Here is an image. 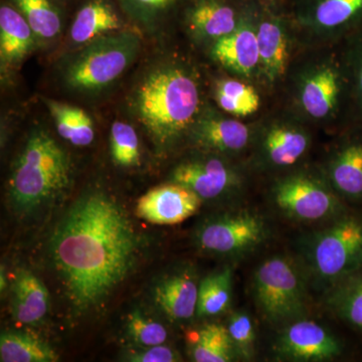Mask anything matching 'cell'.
I'll return each instance as SVG.
<instances>
[{"label": "cell", "instance_id": "cell-31", "mask_svg": "<svg viewBox=\"0 0 362 362\" xmlns=\"http://www.w3.org/2000/svg\"><path fill=\"white\" fill-rule=\"evenodd\" d=\"M350 94V115L356 123H362V28L345 40L342 57Z\"/></svg>", "mask_w": 362, "mask_h": 362}, {"label": "cell", "instance_id": "cell-2", "mask_svg": "<svg viewBox=\"0 0 362 362\" xmlns=\"http://www.w3.org/2000/svg\"><path fill=\"white\" fill-rule=\"evenodd\" d=\"M201 99L194 71L176 59H162L136 78L127 108L157 148L166 149L192 130L201 115Z\"/></svg>", "mask_w": 362, "mask_h": 362}, {"label": "cell", "instance_id": "cell-5", "mask_svg": "<svg viewBox=\"0 0 362 362\" xmlns=\"http://www.w3.org/2000/svg\"><path fill=\"white\" fill-rule=\"evenodd\" d=\"M314 273L337 281L362 269V218L346 216L312 240L308 252Z\"/></svg>", "mask_w": 362, "mask_h": 362}, {"label": "cell", "instance_id": "cell-34", "mask_svg": "<svg viewBox=\"0 0 362 362\" xmlns=\"http://www.w3.org/2000/svg\"><path fill=\"white\" fill-rule=\"evenodd\" d=\"M337 310L342 318L362 330V277L338 294Z\"/></svg>", "mask_w": 362, "mask_h": 362}, {"label": "cell", "instance_id": "cell-30", "mask_svg": "<svg viewBox=\"0 0 362 362\" xmlns=\"http://www.w3.org/2000/svg\"><path fill=\"white\" fill-rule=\"evenodd\" d=\"M232 271L225 269L202 280L199 288L197 314L214 316L223 313L232 299Z\"/></svg>", "mask_w": 362, "mask_h": 362}, {"label": "cell", "instance_id": "cell-17", "mask_svg": "<svg viewBox=\"0 0 362 362\" xmlns=\"http://www.w3.org/2000/svg\"><path fill=\"white\" fill-rule=\"evenodd\" d=\"M39 45L20 11L4 0L0 6V63L1 73H13Z\"/></svg>", "mask_w": 362, "mask_h": 362}, {"label": "cell", "instance_id": "cell-19", "mask_svg": "<svg viewBox=\"0 0 362 362\" xmlns=\"http://www.w3.org/2000/svg\"><path fill=\"white\" fill-rule=\"evenodd\" d=\"M257 40H258L259 66L270 82L284 75L289 49L287 33L283 21L270 11L257 13Z\"/></svg>", "mask_w": 362, "mask_h": 362}, {"label": "cell", "instance_id": "cell-16", "mask_svg": "<svg viewBox=\"0 0 362 362\" xmlns=\"http://www.w3.org/2000/svg\"><path fill=\"white\" fill-rule=\"evenodd\" d=\"M182 8L183 21L189 33L213 42L232 33L242 16L232 0H185Z\"/></svg>", "mask_w": 362, "mask_h": 362}, {"label": "cell", "instance_id": "cell-29", "mask_svg": "<svg viewBox=\"0 0 362 362\" xmlns=\"http://www.w3.org/2000/svg\"><path fill=\"white\" fill-rule=\"evenodd\" d=\"M233 347L228 328L207 324L197 333L192 357L197 362H228L233 359Z\"/></svg>", "mask_w": 362, "mask_h": 362}, {"label": "cell", "instance_id": "cell-33", "mask_svg": "<svg viewBox=\"0 0 362 362\" xmlns=\"http://www.w3.org/2000/svg\"><path fill=\"white\" fill-rule=\"evenodd\" d=\"M127 328L134 341L144 347L163 344L168 339V331L162 324L147 319L139 312L130 314Z\"/></svg>", "mask_w": 362, "mask_h": 362}, {"label": "cell", "instance_id": "cell-21", "mask_svg": "<svg viewBox=\"0 0 362 362\" xmlns=\"http://www.w3.org/2000/svg\"><path fill=\"white\" fill-rule=\"evenodd\" d=\"M199 288L189 272L175 274L156 286L154 300L169 318L187 320L197 310Z\"/></svg>", "mask_w": 362, "mask_h": 362}, {"label": "cell", "instance_id": "cell-10", "mask_svg": "<svg viewBox=\"0 0 362 362\" xmlns=\"http://www.w3.org/2000/svg\"><path fill=\"white\" fill-rule=\"evenodd\" d=\"M294 13L318 37L347 40L362 28V0H295Z\"/></svg>", "mask_w": 362, "mask_h": 362}, {"label": "cell", "instance_id": "cell-25", "mask_svg": "<svg viewBox=\"0 0 362 362\" xmlns=\"http://www.w3.org/2000/svg\"><path fill=\"white\" fill-rule=\"evenodd\" d=\"M42 101L63 139L78 147L88 146L94 141V122L83 109L49 98H42Z\"/></svg>", "mask_w": 362, "mask_h": 362}, {"label": "cell", "instance_id": "cell-11", "mask_svg": "<svg viewBox=\"0 0 362 362\" xmlns=\"http://www.w3.org/2000/svg\"><path fill=\"white\" fill-rule=\"evenodd\" d=\"M202 202L190 188L171 182L143 194L136 204V216L154 225H176L194 216Z\"/></svg>", "mask_w": 362, "mask_h": 362}, {"label": "cell", "instance_id": "cell-9", "mask_svg": "<svg viewBox=\"0 0 362 362\" xmlns=\"http://www.w3.org/2000/svg\"><path fill=\"white\" fill-rule=\"evenodd\" d=\"M273 197L281 211L302 221L323 220L339 209V202L332 190L308 175H290L279 180Z\"/></svg>", "mask_w": 362, "mask_h": 362}, {"label": "cell", "instance_id": "cell-22", "mask_svg": "<svg viewBox=\"0 0 362 362\" xmlns=\"http://www.w3.org/2000/svg\"><path fill=\"white\" fill-rule=\"evenodd\" d=\"M49 310V291L37 276L21 271L13 288L11 312L14 319L23 324L39 322Z\"/></svg>", "mask_w": 362, "mask_h": 362}, {"label": "cell", "instance_id": "cell-38", "mask_svg": "<svg viewBox=\"0 0 362 362\" xmlns=\"http://www.w3.org/2000/svg\"><path fill=\"white\" fill-rule=\"evenodd\" d=\"M59 2H62V4H65L66 2L71 1V0H59Z\"/></svg>", "mask_w": 362, "mask_h": 362}, {"label": "cell", "instance_id": "cell-18", "mask_svg": "<svg viewBox=\"0 0 362 362\" xmlns=\"http://www.w3.org/2000/svg\"><path fill=\"white\" fill-rule=\"evenodd\" d=\"M347 136L329 163V180L335 192L350 201L362 199V123Z\"/></svg>", "mask_w": 362, "mask_h": 362}, {"label": "cell", "instance_id": "cell-7", "mask_svg": "<svg viewBox=\"0 0 362 362\" xmlns=\"http://www.w3.org/2000/svg\"><path fill=\"white\" fill-rule=\"evenodd\" d=\"M266 233L265 221L261 216L243 211L207 221L199 230L197 240L204 251L239 256L258 247Z\"/></svg>", "mask_w": 362, "mask_h": 362}, {"label": "cell", "instance_id": "cell-36", "mask_svg": "<svg viewBox=\"0 0 362 362\" xmlns=\"http://www.w3.org/2000/svg\"><path fill=\"white\" fill-rule=\"evenodd\" d=\"M131 361L137 362H175L178 361L177 354L165 345L147 347L145 351L135 354Z\"/></svg>", "mask_w": 362, "mask_h": 362}, {"label": "cell", "instance_id": "cell-27", "mask_svg": "<svg viewBox=\"0 0 362 362\" xmlns=\"http://www.w3.org/2000/svg\"><path fill=\"white\" fill-rule=\"evenodd\" d=\"M58 359V354L49 344L30 333L11 331L0 338L2 362H54Z\"/></svg>", "mask_w": 362, "mask_h": 362}, {"label": "cell", "instance_id": "cell-37", "mask_svg": "<svg viewBox=\"0 0 362 362\" xmlns=\"http://www.w3.org/2000/svg\"><path fill=\"white\" fill-rule=\"evenodd\" d=\"M0 278H1V291L4 290V288L6 287V276H4V269H1V275H0Z\"/></svg>", "mask_w": 362, "mask_h": 362}, {"label": "cell", "instance_id": "cell-12", "mask_svg": "<svg viewBox=\"0 0 362 362\" xmlns=\"http://www.w3.org/2000/svg\"><path fill=\"white\" fill-rule=\"evenodd\" d=\"M254 6L243 9L239 25L230 35L213 42L211 52L214 61L238 75H252L259 66Z\"/></svg>", "mask_w": 362, "mask_h": 362}, {"label": "cell", "instance_id": "cell-14", "mask_svg": "<svg viewBox=\"0 0 362 362\" xmlns=\"http://www.w3.org/2000/svg\"><path fill=\"white\" fill-rule=\"evenodd\" d=\"M171 182L190 188L202 199H214L237 187L239 178L226 162L202 157L176 166L171 175Z\"/></svg>", "mask_w": 362, "mask_h": 362}, {"label": "cell", "instance_id": "cell-13", "mask_svg": "<svg viewBox=\"0 0 362 362\" xmlns=\"http://www.w3.org/2000/svg\"><path fill=\"white\" fill-rule=\"evenodd\" d=\"M277 350L296 361H325L339 356L337 338L320 324L301 320L292 323L279 338Z\"/></svg>", "mask_w": 362, "mask_h": 362}, {"label": "cell", "instance_id": "cell-8", "mask_svg": "<svg viewBox=\"0 0 362 362\" xmlns=\"http://www.w3.org/2000/svg\"><path fill=\"white\" fill-rule=\"evenodd\" d=\"M298 99L305 113L317 120L334 116L343 101L350 107L349 78L343 61L325 62L305 71Z\"/></svg>", "mask_w": 362, "mask_h": 362}, {"label": "cell", "instance_id": "cell-1", "mask_svg": "<svg viewBox=\"0 0 362 362\" xmlns=\"http://www.w3.org/2000/svg\"><path fill=\"white\" fill-rule=\"evenodd\" d=\"M139 250L122 207L100 190L81 197L52 235L49 254L76 310L102 303L132 271Z\"/></svg>", "mask_w": 362, "mask_h": 362}, {"label": "cell", "instance_id": "cell-28", "mask_svg": "<svg viewBox=\"0 0 362 362\" xmlns=\"http://www.w3.org/2000/svg\"><path fill=\"white\" fill-rule=\"evenodd\" d=\"M214 97L220 108L233 116L252 115L259 107L257 90L233 78L218 81L214 89Z\"/></svg>", "mask_w": 362, "mask_h": 362}, {"label": "cell", "instance_id": "cell-32", "mask_svg": "<svg viewBox=\"0 0 362 362\" xmlns=\"http://www.w3.org/2000/svg\"><path fill=\"white\" fill-rule=\"evenodd\" d=\"M112 160L121 168H134L140 163L139 137L135 128L124 121H114L110 131Z\"/></svg>", "mask_w": 362, "mask_h": 362}, {"label": "cell", "instance_id": "cell-26", "mask_svg": "<svg viewBox=\"0 0 362 362\" xmlns=\"http://www.w3.org/2000/svg\"><path fill=\"white\" fill-rule=\"evenodd\" d=\"M130 25L144 33H154L165 25L185 0H115Z\"/></svg>", "mask_w": 362, "mask_h": 362}, {"label": "cell", "instance_id": "cell-4", "mask_svg": "<svg viewBox=\"0 0 362 362\" xmlns=\"http://www.w3.org/2000/svg\"><path fill=\"white\" fill-rule=\"evenodd\" d=\"M141 51V37L131 30L109 33L66 54L59 62L62 85L78 95H96L115 84Z\"/></svg>", "mask_w": 362, "mask_h": 362}, {"label": "cell", "instance_id": "cell-24", "mask_svg": "<svg viewBox=\"0 0 362 362\" xmlns=\"http://www.w3.org/2000/svg\"><path fill=\"white\" fill-rule=\"evenodd\" d=\"M28 21L39 45L54 42L64 28L63 6L59 0H6Z\"/></svg>", "mask_w": 362, "mask_h": 362}, {"label": "cell", "instance_id": "cell-15", "mask_svg": "<svg viewBox=\"0 0 362 362\" xmlns=\"http://www.w3.org/2000/svg\"><path fill=\"white\" fill-rule=\"evenodd\" d=\"M115 0H82L69 30L74 49L98 37L126 30L129 25Z\"/></svg>", "mask_w": 362, "mask_h": 362}, {"label": "cell", "instance_id": "cell-35", "mask_svg": "<svg viewBox=\"0 0 362 362\" xmlns=\"http://www.w3.org/2000/svg\"><path fill=\"white\" fill-rule=\"evenodd\" d=\"M226 328L232 338L233 346L237 347L245 356H249L256 337L251 317L247 313H235Z\"/></svg>", "mask_w": 362, "mask_h": 362}, {"label": "cell", "instance_id": "cell-3", "mask_svg": "<svg viewBox=\"0 0 362 362\" xmlns=\"http://www.w3.org/2000/svg\"><path fill=\"white\" fill-rule=\"evenodd\" d=\"M73 177L70 156L47 129L30 131L8 180L11 204L30 214L56 202L68 192Z\"/></svg>", "mask_w": 362, "mask_h": 362}, {"label": "cell", "instance_id": "cell-6", "mask_svg": "<svg viewBox=\"0 0 362 362\" xmlns=\"http://www.w3.org/2000/svg\"><path fill=\"white\" fill-rule=\"evenodd\" d=\"M255 298L264 317L282 323L303 314L305 291L301 277L289 259H268L254 279Z\"/></svg>", "mask_w": 362, "mask_h": 362}, {"label": "cell", "instance_id": "cell-23", "mask_svg": "<svg viewBox=\"0 0 362 362\" xmlns=\"http://www.w3.org/2000/svg\"><path fill=\"white\" fill-rule=\"evenodd\" d=\"M308 135L290 124H276L267 131L263 151L267 160L278 168L296 163L309 148Z\"/></svg>", "mask_w": 362, "mask_h": 362}, {"label": "cell", "instance_id": "cell-20", "mask_svg": "<svg viewBox=\"0 0 362 362\" xmlns=\"http://www.w3.org/2000/svg\"><path fill=\"white\" fill-rule=\"evenodd\" d=\"M190 132L199 146L223 153L240 151L251 138L249 127L244 123L214 113L201 114Z\"/></svg>", "mask_w": 362, "mask_h": 362}]
</instances>
